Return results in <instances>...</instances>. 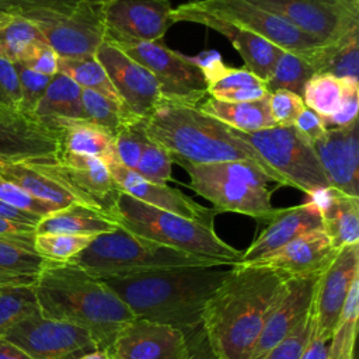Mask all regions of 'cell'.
Returning <instances> with one entry per match:
<instances>
[{
  "mask_svg": "<svg viewBox=\"0 0 359 359\" xmlns=\"http://www.w3.org/2000/svg\"><path fill=\"white\" fill-rule=\"evenodd\" d=\"M265 223L266 227L261 234L250 247H247L245 251H241V257L237 264L244 265L258 261L278 251L296 237L323 227L320 209L311 199L296 206L273 209Z\"/></svg>",
  "mask_w": 359,
  "mask_h": 359,
  "instance_id": "23",
  "label": "cell"
},
{
  "mask_svg": "<svg viewBox=\"0 0 359 359\" xmlns=\"http://www.w3.org/2000/svg\"><path fill=\"white\" fill-rule=\"evenodd\" d=\"M314 74H330L337 79H353L359 76V28L342 39L325 43L307 60Z\"/></svg>",
  "mask_w": 359,
  "mask_h": 359,
  "instance_id": "32",
  "label": "cell"
},
{
  "mask_svg": "<svg viewBox=\"0 0 359 359\" xmlns=\"http://www.w3.org/2000/svg\"><path fill=\"white\" fill-rule=\"evenodd\" d=\"M309 199L320 209L323 230L334 250L359 243V198L328 188Z\"/></svg>",
  "mask_w": 359,
  "mask_h": 359,
  "instance_id": "26",
  "label": "cell"
},
{
  "mask_svg": "<svg viewBox=\"0 0 359 359\" xmlns=\"http://www.w3.org/2000/svg\"><path fill=\"white\" fill-rule=\"evenodd\" d=\"M114 46L154 76L163 102L198 107L208 97L203 73L189 60V56L167 48L160 41L119 42Z\"/></svg>",
  "mask_w": 359,
  "mask_h": 359,
  "instance_id": "8",
  "label": "cell"
},
{
  "mask_svg": "<svg viewBox=\"0 0 359 359\" xmlns=\"http://www.w3.org/2000/svg\"><path fill=\"white\" fill-rule=\"evenodd\" d=\"M14 65L18 74L20 90H21V102L18 109L25 115L35 116V109L53 76L50 77V76L36 73L21 63H14Z\"/></svg>",
  "mask_w": 359,
  "mask_h": 359,
  "instance_id": "44",
  "label": "cell"
},
{
  "mask_svg": "<svg viewBox=\"0 0 359 359\" xmlns=\"http://www.w3.org/2000/svg\"><path fill=\"white\" fill-rule=\"evenodd\" d=\"M172 158L161 146L147 142L140 153L139 161L133 168L140 177L153 184H167L171 181Z\"/></svg>",
  "mask_w": 359,
  "mask_h": 359,
  "instance_id": "43",
  "label": "cell"
},
{
  "mask_svg": "<svg viewBox=\"0 0 359 359\" xmlns=\"http://www.w3.org/2000/svg\"><path fill=\"white\" fill-rule=\"evenodd\" d=\"M147 142L149 139L142 130V123L126 125L114 136V147L118 161L133 170Z\"/></svg>",
  "mask_w": 359,
  "mask_h": 359,
  "instance_id": "45",
  "label": "cell"
},
{
  "mask_svg": "<svg viewBox=\"0 0 359 359\" xmlns=\"http://www.w3.org/2000/svg\"><path fill=\"white\" fill-rule=\"evenodd\" d=\"M45 262L34 240L0 238V285H35Z\"/></svg>",
  "mask_w": 359,
  "mask_h": 359,
  "instance_id": "31",
  "label": "cell"
},
{
  "mask_svg": "<svg viewBox=\"0 0 359 359\" xmlns=\"http://www.w3.org/2000/svg\"><path fill=\"white\" fill-rule=\"evenodd\" d=\"M198 7L231 21L275 46L310 59L325 43L300 31L285 18L247 0H192Z\"/></svg>",
  "mask_w": 359,
  "mask_h": 359,
  "instance_id": "12",
  "label": "cell"
},
{
  "mask_svg": "<svg viewBox=\"0 0 359 359\" xmlns=\"http://www.w3.org/2000/svg\"><path fill=\"white\" fill-rule=\"evenodd\" d=\"M20 102L21 90L15 65L0 57V107L18 109Z\"/></svg>",
  "mask_w": 359,
  "mask_h": 359,
  "instance_id": "51",
  "label": "cell"
},
{
  "mask_svg": "<svg viewBox=\"0 0 359 359\" xmlns=\"http://www.w3.org/2000/svg\"><path fill=\"white\" fill-rule=\"evenodd\" d=\"M358 276L359 243L337 250L320 272L311 302V330L318 339H331L352 282Z\"/></svg>",
  "mask_w": 359,
  "mask_h": 359,
  "instance_id": "16",
  "label": "cell"
},
{
  "mask_svg": "<svg viewBox=\"0 0 359 359\" xmlns=\"http://www.w3.org/2000/svg\"><path fill=\"white\" fill-rule=\"evenodd\" d=\"M38 311L35 285H0V337Z\"/></svg>",
  "mask_w": 359,
  "mask_h": 359,
  "instance_id": "39",
  "label": "cell"
},
{
  "mask_svg": "<svg viewBox=\"0 0 359 359\" xmlns=\"http://www.w3.org/2000/svg\"><path fill=\"white\" fill-rule=\"evenodd\" d=\"M203 330L188 332L142 318L129 321L107 351L109 359H208Z\"/></svg>",
  "mask_w": 359,
  "mask_h": 359,
  "instance_id": "9",
  "label": "cell"
},
{
  "mask_svg": "<svg viewBox=\"0 0 359 359\" xmlns=\"http://www.w3.org/2000/svg\"><path fill=\"white\" fill-rule=\"evenodd\" d=\"M358 107H359V81L353 79H345V91L342 102L335 114L324 118L327 129L348 126L358 121Z\"/></svg>",
  "mask_w": 359,
  "mask_h": 359,
  "instance_id": "49",
  "label": "cell"
},
{
  "mask_svg": "<svg viewBox=\"0 0 359 359\" xmlns=\"http://www.w3.org/2000/svg\"><path fill=\"white\" fill-rule=\"evenodd\" d=\"M102 0H83L70 13L34 10L18 14L29 20L59 57L94 55L104 42L100 15Z\"/></svg>",
  "mask_w": 359,
  "mask_h": 359,
  "instance_id": "10",
  "label": "cell"
},
{
  "mask_svg": "<svg viewBox=\"0 0 359 359\" xmlns=\"http://www.w3.org/2000/svg\"><path fill=\"white\" fill-rule=\"evenodd\" d=\"M116 227L118 224L109 216L86 205L73 203L42 217L35 226V233L95 237L111 233Z\"/></svg>",
  "mask_w": 359,
  "mask_h": 359,
  "instance_id": "27",
  "label": "cell"
},
{
  "mask_svg": "<svg viewBox=\"0 0 359 359\" xmlns=\"http://www.w3.org/2000/svg\"><path fill=\"white\" fill-rule=\"evenodd\" d=\"M171 10L170 0H102L104 41L112 45L160 41L172 25Z\"/></svg>",
  "mask_w": 359,
  "mask_h": 359,
  "instance_id": "15",
  "label": "cell"
},
{
  "mask_svg": "<svg viewBox=\"0 0 359 359\" xmlns=\"http://www.w3.org/2000/svg\"><path fill=\"white\" fill-rule=\"evenodd\" d=\"M171 21L172 24L178 21L201 24L220 32L240 53L245 67L264 81L271 76L273 65L283 50L254 32L198 7L192 0L172 8Z\"/></svg>",
  "mask_w": 359,
  "mask_h": 359,
  "instance_id": "20",
  "label": "cell"
},
{
  "mask_svg": "<svg viewBox=\"0 0 359 359\" xmlns=\"http://www.w3.org/2000/svg\"><path fill=\"white\" fill-rule=\"evenodd\" d=\"M29 163L62 185L79 203L111 217L122 189L104 161L84 154L60 153L52 160Z\"/></svg>",
  "mask_w": 359,
  "mask_h": 359,
  "instance_id": "11",
  "label": "cell"
},
{
  "mask_svg": "<svg viewBox=\"0 0 359 359\" xmlns=\"http://www.w3.org/2000/svg\"><path fill=\"white\" fill-rule=\"evenodd\" d=\"M0 177L20 187L34 198L53 203L60 209L79 203L70 192L29 161L0 158Z\"/></svg>",
  "mask_w": 359,
  "mask_h": 359,
  "instance_id": "29",
  "label": "cell"
},
{
  "mask_svg": "<svg viewBox=\"0 0 359 359\" xmlns=\"http://www.w3.org/2000/svg\"><path fill=\"white\" fill-rule=\"evenodd\" d=\"M146 137L165 149L174 161L208 164L220 161H250L271 174L273 182L286 185L231 128L203 114L198 107L161 102L154 112L142 122Z\"/></svg>",
  "mask_w": 359,
  "mask_h": 359,
  "instance_id": "4",
  "label": "cell"
},
{
  "mask_svg": "<svg viewBox=\"0 0 359 359\" xmlns=\"http://www.w3.org/2000/svg\"><path fill=\"white\" fill-rule=\"evenodd\" d=\"M4 338L32 359H79L98 349L84 328L48 318L41 311L13 325Z\"/></svg>",
  "mask_w": 359,
  "mask_h": 359,
  "instance_id": "13",
  "label": "cell"
},
{
  "mask_svg": "<svg viewBox=\"0 0 359 359\" xmlns=\"http://www.w3.org/2000/svg\"><path fill=\"white\" fill-rule=\"evenodd\" d=\"M35 293L42 316L90 332L108 351L119 331L135 318L129 307L100 278L70 262H45Z\"/></svg>",
  "mask_w": 359,
  "mask_h": 359,
  "instance_id": "3",
  "label": "cell"
},
{
  "mask_svg": "<svg viewBox=\"0 0 359 359\" xmlns=\"http://www.w3.org/2000/svg\"><path fill=\"white\" fill-rule=\"evenodd\" d=\"M359 317V276L352 282L339 318L328 341L327 359H355V338Z\"/></svg>",
  "mask_w": 359,
  "mask_h": 359,
  "instance_id": "38",
  "label": "cell"
},
{
  "mask_svg": "<svg viewBox=\"0 0 359 359\" xmlns=\"http://www.w3.org/2000/svg\"><path fill=\"white\" fill-rule=\"evenodd\" d=\"M314 70L303 56L282 50L273 65L272 73L265 81L268 93L276 90H289L297 95H303L306 83L311 79Z\"/></svg>",
  "mask_w": 359,
  "mask_h": 359,
  "instance_id": "40",
  "label": "cell"
},
{
  "mask_svg": "<svg viewBox=\"0 0 359 359\" xmlns=\"http://www.w3.org/2000/svg\"><path fill=\"white\" fill-rule=\"evenodd\" d=\"M62 128L18 109L0 107V158L52 160L60 154Z\"/></svg>",
  "mask_w": 359,
  "mask_h": 359,
  "instance_id": "19",
  "label": "cell"
},
{
  "mask_svg": "<svg viewBox=\"0 0 359 359\" xmlns=\"http://www.w3.org/2000/svg\"><path fill=\"white\" fill-rule=\"evenodd\" d=\"M94 56L105 69L123 108L136 123L146 121L163 102L154 76L121 49L104 41Z\"/></svg>",
  "mask_w": 359,
  "mask_h": 359,
  "instance_id": "17",
  "label": "cell"
},
{
  "mask_svg": "<svg viewBox=\"0 0 359 359\" xmlns=\"http://www.w3.org/2000/svg\"><path fill=\"white\" fill-rule=\"evenodd\" d=\"M46 42L39 29L25 17L0 11V57L22 63L29 52Z\"/></svg>",
  "mask_w": 359,
  "mask_h": 359,
  "instance_id": "34",
  "label": "cell"
},
{
  "mask_svg": "<svg viewBox=\"0 0 359 359\" xmlns=\"http://www.w3.org/2000/svg\"><path fill=\"white\" fill-rule=\"evenodd\" d=\"M93 236L35 234L34 250L42 258L55 262H69L93 241Z\"/></svg>",
  "mask_w": 359,
  "mask_h": 359,
  "instance_id": "42",
  "label": "cell"
},
{
  "mask_svg": "<svg viewBox=\"0 0 359 359\" xmlns=\"http://www.w3.org/2000/svg\"><path fill=\"white\" fill-rule=\"evenodd\" d=\"M198 108L203 114L240 132H257L275 126L269 111V94L261 100L247 102H224L206 97Z\"/></svg>",
  "mask_w": 359,
  "mask_h": 359,
  "instance_id": "28",
  "label": "cell"
},
{
  "mask_svg": "<svg viewBox=\"0 0 359 359\" xmlns=\"http://www.w3.org/2000/svg\"><path fill=\"white\" fill-rule=\"evenodd\" d=\"M187 187L208 199L217 213H241L259 222H266L275 209L271 203L272 191L266 187L255 188L240 181L198 175H189V184Z\"/></svg>",
  "mask_w": 359,
  "mask_h": 359,
  "instance_id": "24",
  "label": "cell"
},
{
  "mask_svg": "<svg viewBox=\"0 0 359 359\" xmlns=\"http://www.w3.org/2000/svg\"><path fill=\"white\" fill-rule=\"evenodd\" d=\"M311 334V310L309 317L285 339L257 359H300Z\"/></svg>",
  "mask_w": 359,
  "mask_h": 359,
  "instance_id": "47",
  "label": "cell"
},
{
  "mask_svg": "<svg viewBox=\"0 0 359 359\" xmlns=\"http://www.w3.org/2000/svg\"><path fill=\"white\" fill-rule=\"evenodd\" d=\"M304 107L303 98L289 90H276L269 93V111L275 125H293Z\"/></svg>",
  "mask_w": 359,
  "mask_h": 359,
  "instance_id": "48",
  "label": "cell"
},
{
  "mask_svg": "<svg viewBox=\"0 0 359 359\" xmlns=\"http://www.w3.org/2000/svg\"><path fill=\"white\" fill-rule=\"evenodd\" d=\"M285 278L265 266L231 265L202 314V330L215 359L251 358L266 311Z\"/></svg>",
  "mask_w": 359,
  "mask_h": 359,
  "instance_id": "1",
  "label": "cell"
},
{
  "mask_svg": "<svg viewBox=\"0 0 359 359\" xmlns=\"http://www.w3.org/2000/svg\"><path fill=\"white\" fill-rule=\"evenodd\" d=\"M105 165L122 192L133 196L135 199L178 216L192 219L208 226H215L213 223L217 212L199 205L180 189L168 187L167 184H153L140 177L135 170L121 164L118 160Z\"/></svg>",
  "mask_w": 359,
  "mask_h": 359,
  "instance_id": "22",
  "label": "cell"
},
{
  "mask_svg": "<svg viewBox=\"0 0 359 359\" xmlns=\"http://www.w3.org/2000/svg\"><path fill=\"white\" fill-rule=\"evenodd\" d=\"M0 201H3L4 203H7L13 208L36 215L39 217H45V216L60 209L59 206H56L53 203L34 198L28 192L22 191L20 187L14 185L13 182H10L1 177H0Z\"/></svg>",
  "mask_w": 359,
  "mask_h": 359,
  "instance_id": "46",
  "label": "cell"
},
{
  "mask_svg": "<svg viewBox=\"0 0 359 359\" xmlns=\"http://www.w3.org/2000/svg\"><path fill=\"white\" fill-rule=\"evenodd\" d=\"M318 273L286 276L266 311L262 331L250 359H257L290 335L310 314Z\"/></svg>",
  "mask_w": 359,
  "mask_h": 359,
  "instance_id": "18",
  "label": "cell"
},
{
  "mask_svg": "<svg viewBox=\"0 0 359 359\" xmlns=\"http://www.w3.org/2000/svg\"><path fill=\"white\" fill-rule=\"evenodd\" d=\"M174 163L181 165L188 172V175L215 180H233L255 188H265L269 181H273L269 172L250 161H220L208 164H192L187 161Z\"/></svg>",
  "mask_w": 359,
  "mask_h": 359,
  "instance_id": "36",
  "label": "cell"
},
{
  "mask_svg": "<svg viewBox=\"0 0 359 359\" xmlns=\"http://www.w3.org/2000/svg\"><path fill=\"white\" fill-rule=\"evenodd\" d=\"M335 251L337 250H334L328 236L321 227L296 237L278 251L254 261L250 265L265 266L285 276L310 275L321 272L332 259Z\"/></svg>",
  "mask_w": 359,
  "mask_h": 359,
  "instance_id": "25",
  "label": "cell"
},
{
  "mask_svg": "<svg viewBox=\"0 0 359 359\" xmlns=\"http://www.w3.org/2000/svg\"><path fill=\"white\" fill-rule=\"evenodd\" d=\"M0 359H32L13 342L0 337Z\"/></svg>",
  "mask_w": 359,
  "mask_h": 359,
  "instance_id": "58",
  "label": "cell"
},
{
  "mask_svg": "<svg viewBox=\"0 0 359 359\" xmlns=\"http://www.w3.org/2000/svg\"><path fill=\"white\" fill-rule=\"evenodd\" d=\"M21 65L50 77L59 73V56L46 42L36 45Z\"/></svg>",
  "mask_w": 359,
  "mask_h": 359,
  "instance_id": "52",
  "label": "cell"
},
{
  "mask_svg": "<svg viewBox=\"0 0 359 359\" xmlns=\"http://www.w3.org/2000/svg\"><path fill=\"white\" fill-rule=\"evenodd\" d=\"M35 227L22 224L0 217V238H15V240H34Z\"/></svg>",
  "mask_w": 359,
  "mask_h": 359,
  "instance_id": "55",
  "label": "cell"
},
{
  "mask_svg": "<svg viewBox=\"0 0 359 359\" xmlns=\"http://www.w3.org/2000/svg\"><path fill=\"white\" fill-rule=\"evenodd\" d=\"M271 11L323 43L359 28V8L346 0H247Z\"/></svg>",
  "mask_w": 359,
  "mask_h": 359,
  "instance_id": "14",
  "label": "cell"
},
{
  "mask_svg": "<svg viewBox=\"0 0 359 359\" xmlns=\"http://www.w3.org/2000/svg\"><path fill=\"white\" fill-rule=\"evenodd\" d=\"M69 262L97 278L185 266H224L216 261L142 238L119 226L111 233L95 236L88 247Z\"/></svg>",
  "mask_w": 359,
  "mask_h": 359,
  "instance_id": "6",
  "label": "cell"
},
{
  "mask_svg": "<svg viewBox=\"0 0 359 359\" xmlns=\"http://www.w3.org/2000/svg\"><path fill=\"white\" fill-rule=\"evenodd\" d=\"M327 349H328V342L318 339L311 330L310 338L307 341V345L300 359H327Z\"/></svg>",
  "mask_w": 359,
  "mask_h": 359,
  "instance_id": "57",
  "label": "cell"
},
{
  "mask_svg": "<svg viewBox=\"0 0 359 359\" xmlns=\"http://www.w3.org/2000/svg\"><path fill=\"white\" fill-rule=\"evenodd\" d=\"M59 73L70 77L81 88L95 91L123 107L105 69L94 55L81 57H59Z\"/></svg>",
  "mask_w": 359,
  "mask_h": 359,
  "instance_id": "35",
  "label": "cell"
},
{
  "mask_svg": "<svg viewBox=\"0 0 359 359\" xmlns=\"http://www.w3.org/2000/svg\"><path fill=\"white\" fill-rule=\"evenodd\" d=\"M62 128L60 153H73L95 157L105 164L118 160L114 137L104 130L83 122H59Z\"/></svg>",
  "mask_w": 359,
  "mask_h": 359,
  "instance_id": "33",
  "label": "cell"
},
{
  "mask_svg": "<svg viewBox=\"0 0 359 359\" xmlns=\"http://www.w3.org/2000/svg\"><path fill=\"white\" fill-rule=\"evenodd\" d=\"M83 0H0V11L22 14L34 10H49L56 13H70Z\"/></svg>",
  "mask_w": 359,
  "mask_h": 359,
  "instance_id": "50",
  "label": "cell"
},
{
  "mask_svg": "<svg viewBox=\"0 0 359 359\" xmlns=\"http://www.w3.org/2000/svg\"><path fill=\"white\" fill-rule=\"evenodd\" d=\"M293 126L311 144L320 140L327 132L324 118L318 115L316 111L310 109L309 107L303 108V111L296 118Z\"/></svg>",
  "mask_w": 359,
  "mask_h": 359,
  "instance_id": "53",
  "label": "cell"
},
{
  "mask_svg": "<svg viewBox=\"0 0 359 359\" xmlns=\"http://www.w3.org/2000/svg\"><path fill=\"white\" fill-rule=\"evenodd\" d=\"M79 359H109V355L104 349H95L93 352H88V353L80 356Z\"/></svg>",
  "mask_w": 359,
  "mask_h": 359,
  "instance_id": "59",
  "label": "cell"
},
{
  "mask_svg": "<svg viewBox=\"0 0 359 359\" xmlns=\"http://www.w3.org/2000/svg\"><path fill=\"white\" fill-rule=\"evenodd\" d=\"M233 132L248 143L286 181L287 187H294L307 196L331 188L313 144L293 125H275L257 132L233 129Z\"/></svg>",
  "mask_w": 359,
  "mask_h": 359,
  "instance_id": "7",
  "label": "cell"
},
{
  "mask_svg": "<svg viewBox=\"0 0 359 359\" xmlns=\"http://www.w3.org/2000/svg\"><path fill=\"white\" fill-rule=\"evenodd\" d=\"M269 93L265 86H248V87H237L230 90H222L215 91L209 94V97H213L219 101L224 102H247V101H255L266 97Z\"/></svg>",
  "mask_w": 359,
  "mask_h": 359,
  "instance_id": "54",
  "label": "cell"
},
{
  "mask_svg": "<svg viewBox=\"0 0 359 359\" xmlns=\"http://www.w3.org/2000/svg\"><path fill=\"white\" fill-rule=\"evenodd\" d=\"M81 91L70 77L56 73L35 109V116L53 126L59 122H81Z\"/></svg>",
  "mask_w": 359,
  "mask_h": 359,
  "instance_id": "30",
  "label": "cell"
},
{
  "mask_svg": "<svg viewBox=\"0 0 359 359\" xmlns=\"http://www.w3.org/2000/svg\"><path fill=\"white\" fill-rule=\"evenodd\" d=\"M223 266H185L100 278L136 318L188 332L202 330L208 300L224 280Z\"/></svg>",
  "mask_w": 359,
  "mask_h": 359,
  "instance_id": "2",
  "label": "cell"
},
{
  "mask_svg": "<svg viewBox=\"0 0 359 359\" xmlns=\"http://www.w3.org/2000/svg\"><path fill=\"white\" fill-rule=\"evenodd\" d=\"M355 7H359V0H349Z\"/></svg>",
  "mask_w": 359,
  "mask_h": 359,
  "instance_id": "60",
  "label": "cell"
},
{
  "mask_svg": "<svg viewBox=\"0 0 359 359\" xmlns=\"http://www.w3.org/2000/svg\"><path fill=\"white\" fill-rule=\"evenodd\" d=\"M345 79L330 74H313L303 90L304 105L316 111L323 118L335 114L342 102Z\"/></svg>",
  "mask_w": 359,
  "mask_h": 359,
  "instance_id": "41",
  "label": "cell"
},
{
  "mask_svg": "<svg viewBox=\"0 0 359 359\" xmlns=\"http://www.w3.org/2000/svg\"><path fill=\"white\" fill-rule=\"evenodd\" d=\"M346 1H349V0H346ZM349 3H351V1H349ZM351 4H352V3H351ZM358 8H359V7H358Z\"/></svg>",
  "mask_w": 359,
  "mask_h": 359,
  "instance_id": "61",
  "label": "cell"
},
{
  "mask_svg": "<svg viewBox=\"0 0 359 359\" xmlns=\"http://www.w3.org/2000/svg\"><path fill=\"white\" fill-rule=\"evenodd\" d=\"M81 104H83V123L91 125L115 136L126 125H135L136 122L126 112L123 107L114 102L112 100L83 88L81 91Z\"/></svg>",
  "mask_w": 359,
  "mask_h": 359,
  "instance_id": "37",
  "label": "cell"
},
{
  "mask_svg": "<svg viewBox=\"0 0 359 359\" xmlns=\"http://www.w3.org/2000/svg\"><path fill=\"white\" fill-rule=\"evenodd\" d=\"M314 151L328 178L330 187L349 196L359 198V126L330 128L313 143Z\"/></svg>",
  "mask_w": 359,
  "mask_h": 359,
  "instance_id": "21",
  "label": "cell"
},
{
  "mask_svg": "<svg viewBox=\"0 0 359 359\" xmlns=\"http://www.w3.org/2000/svg\"><path fill=\"white\" fill-rule=\"evenodd\" d=\"M0 217L1 219H7V220H11V222H17V223H22V224H29V226H36L39 223V220L42 217L36 216V215H32V213H28V212H24L21 209H17V208H13L7 203H4L3 201H0Z\"/></svg>",
  "mask_w": 359,
  "mask_h": 359,
  "instance_id": "56",
  "label": "cell"
},
{
  "mask_svg": "<svg viewBox=\"0 0 359 359\" xmlns=\"http://www.w3.org/2000/svg\"><path fill=\"white\" fill-rule=\"evenodd\" d=\"M111 219L119 227L142 238L216 261L220 265L231 266L241 257V251L216 234L215 226L150 206L125 192H121Z\"/></svg>",
  "mask_w": 359,
  "mask_h": 359,
  "instance_id": "5",
  "label": "cell"
}]
</instances>
